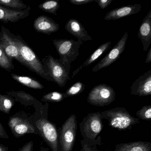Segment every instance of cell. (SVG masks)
I'll use <instances>...</instances> for the list:
<instances>
[{
    "label": "cell",
    "instance_id": "d4e9b609",
    "mask_svg": "<svg viewBox=\"0 0 151 151\" xmlns=\"http://www.w3.org/2000/svg\"><path fill=\"white\" fill-rule=\"evenodd\" d=\"M0 68L7 71H10L14 69L15 66L13 63V60L6 54L1 46L0 45Z\"/></svg>",
    "mask_w": 151,
    "mask_h": 151
},
{
    "label": "cell",
    "instance_id": "277c9868",
    "mask_svg": "<svg viewBox=\"0 0 151 151\" xmlns=\"http://www.w3.org/2000/svg\"><path fill=\"white\" fill-rule=\"evenodd\" d=\"M101 119L108 120L109 125L118 130L130 129L139 123V119L132 116L126 109L117 107L101 112Z\"/></svg>",
    "mask_w": 151,
    "mask_h": 151
},
{
    "label": "cell",
    "instance_id": "d590c367",
    "mask_svg": "<svg viewBox=\"0 0 151 151\" xmlns=\"http://www.w3.org/2000/svg\"><path fill=\"white\" fill-rule=\"evenodd\" d=\"M39 151H49V148L45 147H41Z\"/></svg>",
    "mask_w": 151,
    "mask_h": 151
},
{
    "label": "cell",
    "instance_id": "9a60e30c",
    "mask_svg": "<svg viewBox=\"0 0 151 151\" xmlns=\"http://www.w3.org/2000/svg\"><path fill=\"white\" fill-rule=\"evenodd\" d=\"M30 10L29 6L26 10L17 11L0 6V21L4 23L17 22L29 16Z\"/></svg>",
    "mask_w": 151,
    "mask_h": 151
},
{
    "label": "cell",
    "instance_id": "ac0fdd59",
    "mask_svg": "<svg viewBox=\"0 0 151 151\" xmlns=\"http://www.w3.org/2000/svg\"><path fill=\"white\" fill-rule=\"evenodd\" d=\"M6 93L7 95L13 97L15 101L20 102L25 106H33L36 110L41 108L44 105L33 96L24 91H11L8 92Z\"/></svg>",
    "mask_w": 151,
    "mask_h": 151
},
{
    "label": "cell",
    "instance_id": "d6a6232c",
    "mask_svg": "<svg viewBox=\"0 0 151 151\" xmlns=\"http://www.w3.org/2000/svg\"><path fill=\"white\" fill-rule=\"evenodd\" d=\"M0 138L3 139H8L9 138V136L1 123H0Z\"/></svg>",
    "mask_w": 151,
    "mask_h": 151
},
{
    "label": "cell",
    "instance_id": "ba28073f",
    "mask_svg": "<svg viewBox=\"0 0 151 151\" xmlns=\"http://www.w3.org/2000/svg\"><path fill=\"white\" fill-rule=\"evenodd\" d=\"M52 42L60 55V60L70 64L79 55V48L83 43L82 40L76 41L67 39H55Z\"/></svg>",
    "mask_w": 151,
    "mask_h": 151
},
{
    "label": "cell",
    "instance_id": "8992f818",
    "mask_svg": "<svg viewBox=\"0 0 151 151\" xmlns=\"http://www.w3.org/2000/svg\"><path fill=\"white\" fill-rule=\"evenodd\" d=\"M8 125L14 137L17 138L26 134H39L38 131L32 124L29 116L23 111L10 116Z\"/></svg>",
    "mask_w": 151,
    "mask_h": 151
},
{
    "label": "cell",
    "instance_id": "cb8c5ba5",
    "mask_svg": "<svg viewBox=\"0 0 151 151\" xmlns=\"http://www.w3.org/2000/svg\"><path fill=\"white\" fill-rule=\"evenodd\" d=\"M82 148L79 151H101L98 150L97 145H102L101 138L100 136H98L95 140L89 141L82 139L80 141Z\"/></svg>",
    "mask_w": 151,
    "mask_h": 151
},
{
    "label": "cell",
    "instance_id": "7402d4cb",
    "mask_svg": "<svg viewBox=\"0 0 151 151\" xmlns=\"http://www.w3.org/2000/svg\"><path fill=\"white\" fill-rule=\"evenodd\" d=\"M0 6L17 11L26 10L29 6L21 0H0Z\"/></svg>",
    "mask_w": 151,
    "mask_h": 151
},
{
    "label": "cell",
    "instance_id": "3957f363",
    "mask_svg": "<svg viewBox=\"0 0 151 151\" xmlns=\"http://www.w3.org/2000/svg\"><path fill=\"white\" fill-rule=\"evenodd\" d=\"M42 63L49 76L60 87L65 86L70 80V63L55 59L52 55H47L42 59Z\"/></svg>",
    "mask_w": 151,
    "mask_h": 151
},
{
    "label": "cell",
    "instance_id": "603a6c76",
    "mask_svg": "<svg viewBox=\"0 0 151 151\" xmlns=\"http://www.w3.org/2000/svg\"><path fill=\"white\" fill-rule=\"evenodd\" d=\"M60 5L57 1H47L41 3L39 6L40 9L46 13H50L57 16V11L60 9Z\"/></svg>",
    "mask_w": 151,
    "mask_h": 151
},
{
    "label": "cell",
    "instance_id": "d6986e66",
    "mask_svg": "<svg viewBox=\"0 0 151 151\" xmlns=\"http://www.w3.org/2000/svg\"><path fill=\"white\" fill-rule=\"evenodd\" d=\"M114 151H151V143L141 141L122 143L116 145Z\"/></svg>",
    "mask_w": 151,
    "mask_h": 151
},
{
    "label": "cell",
    "instance_id": "836d02e7",
    "mask_svg": "<svg viewBox=\"0 0 151 151\" xmlns=\"http://www.w3.org/2000/svg\"><path fill=\"white\" fill-rule=\"evenodd\" d=\"M151 62V48L148 50L147 55L146 56V59L145 60V63H149Z\"/></svg>",
    "mask_w": 151,
    "mask_h": 151
},
{
    "label": "cell",
    "instance_id": "f1b7e54d",
    "mask_svg": "<svg viewBox=\"0 0 151 151\" xmlns=\"http://www.w3.org/2000/svg\"><path fill=\"white\" fill-rule=\"evenodd\" d=\"M136 116L138 119L145 121L151 120V106H144L141 109L136 112Z\"/></svg>",
    "mask_w": 151,
    "mask_h": 151
},
{
    "label": "cell",
    "instance_id": "e575fe53",
    "mask_svg": "<svg viewBox=\"0 0 151 151\" xmlns=\"http://www.w3.org/2000/svg\"><path fill=\"white\" fill-rule=\"evenodd\" d=\"M8 147L6 146L3 144H0V151H8Z\"/></svg>",
    "mask_w": 151,
    "mask_h": 151
},
{
    "label": "cell",
    "instance_id": "6da1fadb",
    "mask_svg": "<svg viewBox=\"0 0 151 151\" xmlns=\"http://www.w3.org/2000/svg\"><path fill=\"white\" fill-rule=\"evenodd\" d=\"M48 103H46L41 108L36 110L34 114L29 118L38 131L39 134L50 147L51 151H59L58 131L56 125L48 120Z\"/></svg>",
    "mask_w": 151,
    "mask_h": 151
},
{
    "label": "cell",
    "instance_id": "30bf717a",
    "mask_svg": "<svg viewBox=\"0 0 151 151\" xmlns=\"http://www.w3.org/2000/svg\"><path fill=\"white\" fill-rule=\"evenodd\" d=\"M14 34L4 26H1L0 32V45L3 48L9 58L13 60L15 59L23 65L19 49L15 42Z\"/></svg>",
    "mask_w": 151,
    "mask_h": 151
},
{
    "label": "cell",
    "instance_id": "4dcf8cb0",
    "mask_svg": "<svg viewBox=\"0 0 151 151\" xmlns=\"http://www.w3.org/2000/svg\"><path fill=\"white\" fill-rule=\"evenodd\" d=\"M34 143L32 140L26 143L23 146L19 148L18 151H33Z\"/></svg>",
    "mask_w": 151,
    "mask_h": 151
},
{
    "label": "cell",
    "instance_id": "2e32d148",
    "mask_svg": "<svg viewBox=\"0 0 151 151\" xmlns=\"http://www.w3.org/2000/svg\"><path fill=\"white\" fill-rule=\"evenodd\" d=\"M65 29L69 33L76 37L78 40L86 41L92 40L83 24L76 19H70L65 25Z\"/></svg>",
    "mask_w": 151,
    "mask_h": 151
},
{
    "label": "cell",
    "instance_id": "8fae6325",
    "mask_svg": "<svg viewBox=\"0 0 151 151\" xmlns=\"http://www.w3.org/2000/svg\"><path fill=\"white\" fill-rule=\"evenodd\" d=\"M128 37V32H125L109 52L93 67V72H96L103 68H106L117 60L125 49Z\"/></svg>",
    "mask_w": 151,
    "mask_h": 151
},
{
    "label": "cell",
    "instance_id": "484cf974",
    "mask_svg": "<svg viewBox=\"0 0 151 151\" xmlns=\"http://www.w3.org/2000/svg\"><path fill=\"white\" fill-rule=\"evenodd\" d=\"M65 98L64 93L53 91L45 94L42 97L41 101L45 102H59L62 101Z\"/></svg>",
    "mask_w": 151,
    "mask_h": 151
},
{
    "label": "cell",
    "instance_id": "5bb4252c",
    "mask_svg": "<svg viewBox=\"0 0 151 151\" xmlns=\"http://www.w3.org/2000/svg\"><path fill=\"white\" fill-rule=\"evenodd\" d=\"M141 9V5L138 4L124 6L109 11L103 19L106 21L118 20L125 17L137 14L140 11Z\"/></svg>",
    "mask_w": 151,
    "mask_h": 151
},
{
    "label": "cell",
    "instance_id": "44dd1931",
    "mask_svg": "<svg viewBox=\"0 0 151 151\" xmlns=\"http://www.w3.org/2000/svg\"><path fill=\"white\" fill-rule=\"evenodd\" d=\"M11 77L17 82L29 88L37 90H41L44 88V86L40 82L29 77L18 76L13 73L11 74Z\"/></svg>",
    "mask_w": 151,
    "mask_h": 151
},
{
    "label": "cell",
    "instance_id": "83f0119b",
    "mask_svg": "<svg viewBox=\"0 0 151 151\" xmlns=\"http://www.w3.org/2000/svg\"><path fill=\"white\" fill-rule=\"evenodd\" d=\"M85 89V85L81 82H78L70 86L64 93L65 98L73 97L82 93Z\"/></svg>",
    "mask_w": 151,
    "mask_h": 151
},
{
    "label": "cell",
    "instance_id": "1f68e13d",
    "mask_svg": "<svg viewBox=\"0 0 151 151\" xmlns=\"http://www.w3.org/2000/svg\"><path fill=\"white\" fill-rule=\"evenodd\" d=\"M94 0H69L70 2L74 5L80 6V5H85L89 4L91 2H93Z\"/></svg>",
    "mask_w": 151,
    "mask_h": 151
},
{
    "label": "cell",
    "instance_id": "f546056e",
    "mask_svg": "<svg viewBox=\"0 0 151 151\" xmlns=\"http://www.w3.org/2000/svg\"><path fill=\"white\" fill-rule=\"evenodd\" d=\"M101 9H104L111 4L113 0H94Z\"/></svg>",
    "mask_w": 151,
    "mask_h": 151
},
{
    "label": "cell",
    "instance_id": "4316f807",
    "mask_svg": "<svg viewBox=\"0 0 151 151\" xmlns=\"http://www.w3.org/2000/svg\"><path fill=\"white\" fill-rule=\"evenodd\" d=\"M15 104L14 99L13 97L7 95H2L1 99V112L8 114Z\"/></svg>",
    "mask_w": 151,
    "mask_h": 151
},
{
    "label": "cell",
    "instance_id": "9c48e42d",
    "mask_svg": "<svg viewBox=\"0 0 151 151\" xmlns=\"http://www.w3.org/2000/svg\"><path fill=\"white\" fill-rule=\"evenodd\" d=\"M116 99L113 88L106 84H100L94 86L89 93L87 102L97 106H105L113 103Z\"/></svg>",
    "mask_w": 151,
    "mask_h": 151
},
{
    "label": "cell",
    "instance_id": "ffe728a7",
    "mask_svg": "<svg viewBox=\"0 0 151 151\" xmlns=\"http://www.w3.org/2000/svg\"><path fill=\"white\" fill-rule=\"evenodd\" d=\"M111 42H106L104 43L103 45L99 47L98 48H97L94 52H93L87 59L85 62L83 63V65H81L78 68L75 70L73 72L72 76L71 77L73 78V77L76 76V75L80 71V70L82 69L83 68H85L86 66L91 65L92 63H93L95 62L100 56H101L104 52L107 51L111 47Z\"/></svg>",
    "mask_w": 151,
    "mask_h": 151
},
{
    "label": "cell",
    "instance_id": "5b68a950",
    "mask_svg": "<svg viewBox=\"0 0 151 151\" xmlns=\"http://www.w3.org/2000/svg\"><path fill=\"white\" fill-rule=\"evenodd\" d=\"M58 131L59 151H72L77 131V121L76 115L73 114L70 116Z\"/></svg>",
    "mask_w": 151,
    "mask_h": 151
},
{
    "label": "cell",
    "instance_id": "e0dca14e",
    "mask_svg": "<svg viewBox=\"0 0 151 151\" xmlns=\"http://www.w3.org/2000/svg\"><path fill=\"white\" fill-rule=\"evenodd\" d=\"M137 35L143 44L144 51H147L151 43V10L142 21Z\"/></svg>",
    "mask_w": 151,
    "mask_h": 151
},
{
    "label": "cell",
    "instance_id": "52a82bcc",
    "mask_svg": "<svg viewBox=\"0 0 151 151\" xmlns=\"http://www.w3.org/2000/svg\"><path fill=\"white\" fill-rule=\"evenodd\" d=\"M79 128L84 140H95L103 129L101 112L88 114L79 124Z\"/></svg>",
    "mask_w": 151,
    "mask_h": 151
},
{
    "label": "cell",
    "instance_id": "8d00e7d4",
    "mask_svg": "<svg viewBox=\"0 0 151 151\" xmlns=\"http://www.w3.org/2000/svg\"><path fill=\"white\" fill-rule=\"evenodd\" d=\"M2 94L0 93V111H1V99Z\"/></svg>",
    "mask_w": 151,
    "mask_h": 151
},
{
    "label": "cell",
    "instance_id": "7a4b0ae2",
    "mask_svg": "<svg viewBox=\"0 0 151 151\" xmlns=\"http://www.w3.org/2000/svg\"><path fill=\"white\" fill-rule=\"evenodd\" d=\"M14 40L18 47L23 65L35 72L42 78L48 81L54 82L47 71L41 61L32 49L27 45L21 36L14 35Z\"/></svg>",
    "mask_w": 151,
    "mask_h": 151
},
{
    "label": "cell",
    "instance_id": "7c38bea8",
    "mask_svg": "<svg viewBox=\"0 0 151 151\" xmlns=\"http://www.w3.org/2000/svg\"><path fill=\"white\" fill-rule=\"evenodd\" d=\"M130 93L139 96L151 95V69L135 80L131 87Z\"/></svg>",
    "mask_w": 151,
    "mask_h": 151
},
{
    "label": "cell",
    "instance_id": "4fadbf2b",
    "mask_svg": "<svg viewBox=\"0 0 151 151\" xmlns=\"http://www.w3.org/2000/svg\"><path fill=\"white\" fill-rule=\"evenodd\" d=\"M34 29L37 32L50 35L60 29V25L51 17L41 15L35 19L33 23Z\"/></svg>",
    "mask_w": 151,
    "mask_h": 151
}]
</instances>
